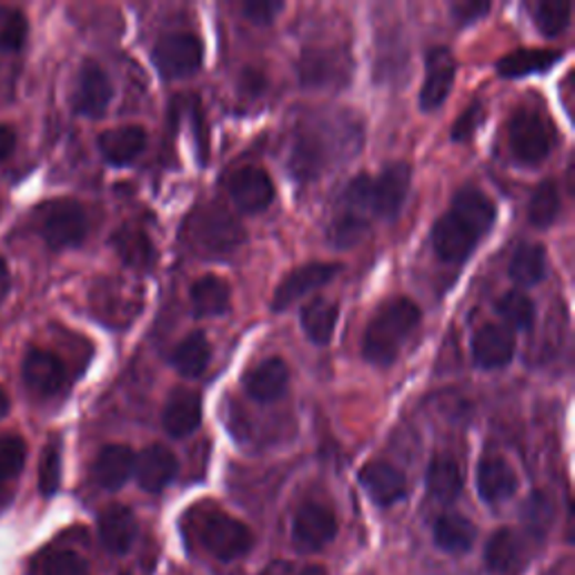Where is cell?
Returning a JSON list of instances; mask_svg holds the SVG:
<instances>
[{
  "label": "cell",
  "instance_id": "cell-2",
  "mask_svg": "<svg viewBox=\"0 0 575 575\" xmlns=\"http://www.w3.org/2000/svg\"><path fill=\"white\" fill-rule=\"evenodd\" d=\"M497 221L495 203L476 186L458 189L450 210L432 228V245L445 263H463Z\"/></svg>",
  "mask_w": 575,
  "mask_h": 575
},
{
  "label": "cell",
  "instance_id": "cell-8",
  "mask_svg": "<svg viewBox=\"0 0 575 575\" xmlns=\"http://www.w3.org/2000/svg\"><path fill=\"white\" fill-rule=\"evenodd\" d=\"M203 41L194 34H169L160 39L151 52L153 65L164 79H180L201 70Z\"/></svg>",
  "mask_w": 575,
  "mask_h": 575
},
{
  "label": "cell",
  "instance_id": "cell-29",
  "mask_svg": "<svg viewBox=\"0 0 575 575\" xmlns=\"http://www.w3.org/2000/svg\"><path fill=\"white\" fill-rule=\"evenodd\" d=\"M210 355H212V349H210L208 335L203 331H194L175 346V351L171 353V364L184 377H199L205 373L210 364Z\"/></svg>",
  "mask_w": 575,
  "mask_h": 575
},
{
  "label": "cell",
  "instance_id": "cell-1",
  "mask_svg": "<svg viewBox=\"0 0 575 575\" xmlns=\"http://www.w3.org/2000/svg\"><path fill=\"white\" fill-rule=\"evenodd\" d=\"M362 149V124L349 111H313L300 122L288 171L297 180H317L337 164H346Z\"/></svg>",
  "mask_w": 575,
  "mask_h": 575
},
{
  "label": "cell",
  "instance_id": "cell-32",
  "mask_svg": "<svg viewBox=\"0 0 575 575\" xmlns=\"http://www.w3.org/2000/svg\"><path fill=\"white\" fill-rule=\"evenodd\" d=\"M349 77V68L344 65V57L333 52H304L300 79L304 85H329L344 81Z\"/></svg>",
  "mask_w": 575,
  "mask_h": 575
},
{
  "label": "cell",
  "instance_id": "cell-10",
  "mask_svg": "<svg viewBox=\"0 0 575 575\" xmlns=\"http://www.w3.org/2000/svg\"><path fill=\"white\" fill-rule=\"evenodd\" d=\"M113 100V83L98 61H83L72 90V109L81 118L98 120Z\"/></svg>",
  "mask_w": 575,
  "mask_h": 575
},
{
  "label": "cell",
  "instance_id": "cell-15",
  "mask_svg": "<svg viewBox=\"0 0 575 575\" xmlns=\"http://www.w3.org/2000/svg\"><path fill=\"white\" fill-rule=\"evenodd\" d=\"M337 535L335 515L320 504H306L300 508L293 522V544L297 551H320Z\"/></svg>",
  "mask_w": 575,
  "mask_h": 575
},
{
  "label": "cell",
  "instance_id": "cell-45",
  "mask_svg": "<svg viewBox=\"0 0 575 575\" xmlns=\"http://www.w3.org/2000/svg\"><path fill=\"white\" fill-rule=\"evenodd\" d=\"M491 12L488 0H461L452 6V14L458 26H472Z\"/></svg>",
  "mask_w": 575,
  "mask_h": 575
},
{
  "label": "cell",
  "instance_id": "cell-49",
  "mask_svg": "<svg viewBox=\"0 0 575 575\" xmlns=\"http://www.w3.org/2000/svg\"><path fill=\"white\" fill-rule=\"evenodd\" d=\"M300 575H329V571L324 566H306Z\"/></svg>",
  "mask_w": 575,
  "mask_h": 575
},
{
  "label": "cell",
  "instance_id": "cell-37",
  "mask_svg": "<svg viewBox=\"0 0 575 575\" xmlns=\"http://www.w3.org/2000/svg\"><path fill=\"white\" fill-rule=\"evenodd\" d=\"M528 10L535 28L548 39L562 34L571 23V3L564 0H535Z\"/></svg>",
  "mask_w": 575,
  "mask_h": 575
},
{
  "label": "cell",
  "instance_id": "cell-21",
  "mask_svg": "<svg viewBox=\"0 0 575 575\" xmlns=\"http://www.w3.org/2000/svg\"><path fill=\"white\" fill-rule=\"evenodd\" d=\"M203 421V403L196 392L175 390L164 410H162V425L164 432L173 438H184L194 434Z\"/></svg>",
  "mask_w": 575,
  "mask_h": 575
},
{
  "label": "cell",
  "instance_id": "cell-42",
  "mask_svg": "<svg viewBox=\"0 0 575 575\" xmlns=\"http://www.w3.org/2000/svg\"><path fill=\"white\" fill-rule=\"evenodd\" d=\"M61 486V452L59 445L52 443L46 447L41 456V467H39V491L43 497L57 495Z\"/></svg>",
  "mask_w": 575,
  "mask_h": 575
},
{
  "label": "cell",
  "instance_id": "cell-6",
  "mask_svg": "<svg viewBox=\"0 0 575 575\" xmlns=\"http://www.w3.org/2000/svg\"><path fill=\"white\" fill-rule=\"evenodd\" d=\"M412 186V167L407 162H394L382 169L377 178H371L369 201L373 219L394 221L401 216Z\"/></svg>",
  "mask_w": 575,
  "mask_h": 575
},
{
  "label": "cell",
  "instance_id": "cell-13",
  "mask_svg": "<svg viewBox=\"0 0 575 575\" xmlns=\"http://www.w3.org/2000/svg\"><path fill=\"white\" fill-rule=\"evenodd\" d=\"M456 63L445 46H436L425 57V81L421 88V109L438 111L452 92Z\"/></svg>",
  "mask_w": 575,
  "mask_h": 575
},
{
  "label": "cell",
  "instance_id": "cell-36",
  "mask_svg": "<svg viewBox=\"0 0 575 575\" xmlns=\"http://www.w3.org/2000/svg\"><path fill=\"white\" fill-rule=\"evenodd\" d=\"M32 575H90V566L79 553L57 548L34 557Z\"/></svg>",
  "mask_w": 575,
  "mask_h": 575
},
{
  "label": "cell",
  "instance_id": "cell-18",
  "mask_svg": "<svg viewBox=\"0 0 575 575\" xmlns=\"http://www.w3.org/2000/svg\"><path fill=\"white\" fill-rule=\"evenodd\" d=\"M23 380L37 396H54L65 385L63 362L43 349H32L23 360Z\"/></svg>",
  "mask_w": 575,
  "mask_h": 575
},
{
  "label": "cell",
  "instance_id": "cell-9",
  "mask_svg": "<svg viewBox=\"0 0 575 575\" xmlns=\"http://www.w3.org/2000/svg\"><path fill=\"white\" fill-rule=\"evenodd\" d=\"M201 544L223 562H232L236 557H243L252 548V533L250 528L225 515V513H212L203 519L199 531Z\"/></svg>",
  "mask_w": 575,
  "mask_h": 575
},
{
  "label": "cell",
  "instance_id": "cell-25",
  "mask_svg": "<svg viewBox=\"0 0 575 575\" xmlns=\"http://www.w3.org/2000/svg\"><path fill=\"white\" fill-rule=\"evenodd\" d=\"M194 239L203 248L212 252H228L236 248L243 232L241 228L223 212H210V214H196L194 219Z\"/></svg>",
  "mask_w": 575,
  "mask_h": 575
},
{
  "label": "cell",
  "instance_id": "cell-48",
  "mask_svg": "<svg viewBox=\"0 0 575 575\" xmlns=\"http://www.w3.org/2000/svg\"><path fill=\"white\" fill-rule=\"evenodd\" d=\"M10 414V399L6 394V390L0 387V418H6Z\"/></svg>",
  "mask_w": 575,
  "mask_h": 575
},
{
  "label": "cell",
  "instance_id": "cell-39",
  "mask_svg": "<svg viewBox=\"0 0 575 575\" xmlns=\"http://www.w3.org/2000/svg\"><path fill=\"white\" fill-rule=\"evenodd\" d=\"M497 313L517 331H528L535 324V304L522 291H511L497 302Z\"/></svg>",
  "mask_w": 575,
  "mask_h": 575
},
{
  "label": "cell",
  "instance_id": "cell-34",
  "mask_svg": "<svg viewBox=\"0 0 575 575\" xmlns=\"http://www.w3.org/2000/svg\"><path fill=\"white\" fill-rule=\"evenodd\" d=\"M476 539V528L461 515H441L434 524V542L445 553H467Z\"/></svg>",
  "mask_w": 575,
  "mask_h": 575
},
{
  "label": "cell",
  "instance_id": "cell-27",
  "mask_svg": "<svg viewBox=\"0 0 575 575\" xmlns=\"http://www.w3.org/2000/svg\"><path fill=\"white\" fill-rule=\"evenodd\" d=\"M191 306L199 317H216L230 309V285L216 274L201 276L191 285Z\"/></svg>",
  "mask_w": 575,
  "mask_h": 575
},
{
  "label": "cell",
  "instance_id": "cell-31",
  "mask_svg": "<svg viewBox=\"0 0 575 575\" xmlns=\"http://www.w3.org/2000/svg\"><path fill=\"white\" fill-rule=\"evenodd\" d=\"M522 539L513 528H500L486 544L484 559L491 571L506 575L522 566Z\"/></svg>",
  "mask_w": 575,
  "mask_h": 575
},
{
  "label": "cell",
  "instance_id": "cell-14",
  "mask_svg": "<svg viewBox=\"0 0 575 575\" xmlns=\"http://www.w3.org/2000/svg\"><path fill=\"white\" fill-rule=\"evenodd\" d=\"M357 482L377 506H394L407 495L405 474L387 461L366 463L357 474Z\"/></svg>",
  "mask_w": 575,
  "mask_h": 575
},
{
  "label": "cell",
  "instance_id": "cell-46",
  "mask_svg": "<svg viewBox=\"0 0 575 575\" xmlns=\"http://www.w3.org/2000/svg\"><path fill=\"white\" fill-rule=\"evenodd\" d=\"M14 147H17L14 129L8 124H0V162L14 153Z\"/></svg>",
  "mask_w": 575,
  "mask_h": 575
},
{
  "label": "cell",
  "instance_id": "cell-30",
  "mask_svg": "<svg viewBox=\"0 0 575 575\" xmlns=\"http://www.w3.org/2000/svg\"><path fill=\"white\" fill-rule=\"evenodd\" d=\"M337 317H340V309L335 302L331 300H313L302 309V329L306 333V337L317 344V346H326L333 340L335 326H337Z\"/></svg>",
  "mask_w": 575,
  "mask_h": 575
},
{
  "label": "cell",
  "instance_id": "cell-4",
  "mask_svg": "<svg viewBox=\"0 0 575 575\" xmlns=\"http://www.w3.org/2000/svg\"><path fill=\"white\" fill-rule=\"evenodd\" d=\"M371 175H355L342 191L337 201V212L329 228V241L333 248H351L355 245L373 219L371 201H369Z\"/></svg>",
  "mask_w": 575,
  "mask_h": 575
},
{
  "label": "cell",
  "instance_id": "cell-23",
  "mask_svg": "<svg viewBox=\"0 0 575 575\" xmlns=\"http://www.w3.org/2000/svg\"><path fill=\"white\" fill-rule=\"evenodd\" d=\"M100 539L102 546L113 555H127L138 537V522L131 508L122 504L109 506L100 515Z\"/></svg>",
  "mask_w": 575,
  "mask_h": 575
},
{
  "label": "cell",
  "instance_id": "cell-5",
  "mask_svg": "<svg viewBox=\"0 0 575 575\" xmlns=\"http://www.w3.org/2000/svg\"><path fill=\"white\" fill-rule=\"evenodd\" d=\"M37 228L52 250H68L83 243L88 234V216L72 199H54L37 210Z\"/></svg>",
  "mask_w": 575,
  "mask_h": 575
},
{
  "label": "cell",
  "instance_id": "cell-43",
  "mask_svg": "<svg viewBox=\"0 0 575 575\" xmlns=\"http://www.w3.org/2000/svg\"><path fill=\"white\" fill-rule=\"evenodd\" d=\"M281 0H248L243 3V14L254 26H270L279 12H283Z\"/></svg>",
  "mask_w": 575,
  "mask_h": 575
},
{
  "label": "cell",
  "instance_id": "cell-38",
  "mask_svg": "<svg viewBox=\"0 0 575 575\" xmlns=\"http://www.w3.org/2000/svg\"><path fill=\"white\" fill-rule=\"evenodd\" d=\"M559 189L553 180H544L531 199L528 205V219L535 228H548L555 223L557 214H559Z\"/></svg>",
  "mask_w": 575,
  "mask_h": 575
},
{
  "label": "cell",
  "instance_id": "cell-44",
  "mask_svg": "<svg viewBox=\"0 0 575 575\" xmlns=\"http://www.w3.org/2000/svg\"><path fill=\"white\" fill-rule=\"evenodd\" d=\"M484 122V107L474 102L472 107H467V111L454 122V129H452V140L454 142H465L474 135V131L482 127Z\"/></svg>",
  "mask_w": 575,
  "mask_h": 575
},
{
  "label": "cell",
  "instance_id": "cell-16",
  "mask_svg": "<svg viewBox=\"0 0 575 575\" xmlns=\"http://www.w3.org/2000/svg\"><path fill=\"white\" fill-rule=\"evenodd\" d=\"M519 488V478L502 456H484L476 467V491L486 504H502Z\"/></svg>",
  "mask_w": 575,
  "mask_h": 575
},
{
  "label": "cell",
  "instance_id": "cell-3",
  "mask_svg": "<svg viewBox=\"0 0 575 575\" xmlns=\"http://www.w3.org/2000/svg\"><path fill=\"white\" fill-rule=\"evenodd\" d=\"M421 317L418 304L407 297H394L382 304L364 331L362 357L375 366H392L410 335L418 329Z\"/></svg>",
  "mask_w": 575,
  "mask_h": 575
},
{
  "label": "cell",
  "instance_id": "cell-20",
  "mask_svg": "<svg viewBox=\"0 0 575 575\" xmlns=\"http://www.w3.org/2000/svg\"><path fill=\"white\" fill-rule=\"evenodd\" d=\"M133 474L142 491L162 493L178 474V458L164 445H149L140 456H135Z\"/></svg>",
  "mask_w": 575,
  "mask_h": 575
},
{
  "label": "cell",
  "instance_id": "cell-19",
  "mask_svg": "<svg viewBox=\"0 0 575 575\" xmlns=\"http://www.w3.org/2000/svg\"><path fill=\"white\" fill-rule=\"evenodd\" d=\"M513 355H515V337L508 329L500 324H486L474 333L472 357L482 369H488V371L504 369L513 362Z\"/></svg>",
  "mask_w": 575,
  "mask_h": 575
},
{
  "label": "cell",
  "instance_id": "cell-33",
  "mask_svg": "<svg viewBox=\"0 0 575 575\" xmlns=\"http://www.w3.org/2000/svg\"><path fill=\"white\" fill-rule=\"evenodd\" d=\"M463 491V476L456 461L447 456H436L427 467V493L441 502L452 504Z\"/></svg>",
  "mask_w": 575,
  "mask_h": 575
},
{
  "label": "cell",
  "instance_id": "cell-17",
  "mask_svg": "<svg viewBox=\"0 0 575 575\" xmlns=\"http://www.w3.org/2000/svg\"><path fill=\"white\" fill-rule=\"evenodd\" d=\"M288 380H291V371L285 362L281 357H268L243 375V387L252 401L268 405L285 394Z\"/></svg>",
  "mask_w": 575,
  "mask_h": 575
},
{
  "label": "cell",
  "instance_id": "cell-12",
  "mask_svg": "<svg viewBox=\"0 0 575 575\" xmlns=\"http://www.w3.org/2000/svg\"><path fill=\"white\" fill-rule=\"evenodd\" d=\"M234 205L245 214H259L274 201V182L261 167H243L228 180Z\"/></svg>",
  "mask_w": 575,
  "mask_h": 575
},
{
  "label": "cell",
  "instance_id": "cell-22",
  "mask_svg": "<svg viewBox=\"0 0 575 575\" xmlns=\"http://www.w3.org/2000/svg\"><path fill=\"white\" fill-rule=\"evenodd\" d=\"M135 470V454L129 445H107L92 465L94 484L104 491H120L127 486Z\"/></svg>",
  "mask_w": 575,
  "mask_h": 575
},
{
  "label": "cell",
  "instance_id": "cell-7",
  "mask_svg": "<svg viewBox=\"0 0 575 575\" xmlns=\"http://www.w3.org/2000/svg\"><path fill=\"white\" fill-rule=\"evenodd\" d=\"M508 142L522 164L544 162L553 142L546 118L535 109H519L508 124Z\"/></svg>",
  "mask_w": 575,
  "mask_h": 575
},
{
  "label": "cell",
  "instance_id": "cell-50",
  "mask_svg": "<svg viewBox=\"0 0 575 575\" xmlns=\"http://www.w3.org/2000/svg\"><path fill=\"white\" fill-rule=\"evenodd\" d=\"M6 500V491H3V482H0V504H3Z\"/></svg>",
  "mask_w": 575,
  "mask_h": 575
},
{
  "label": "cell",
  "instance_id": "cell-24",
  "mask_svg": "<svg viewBox=\"0 0 575 575\" xmlns=\"http://www.w3.org/2000/svg\"><path fill=\"white\" fill-rule=\"evenodd\" d=\"M102 158L113 164V167H127L133 160L142 155L147 149V131L142 127L129 124V127H118L111 131H104L98 140Z\"/></svg>",
  "mask_w": 575,
  "mask_h": 575
},
{
  "label": "cell",
  "instance_id": "cell-11",
  "mask_svg": "<svg viewBox=\"0 0 575 575\" xmlns=\"http://www.w3.org/2000/svg\"><path fill=\"white\" fill-rule=\"evenodd\" d=\"M342 270L340 263H324V261H313L306 265H300L291 274H285V279L276 285L274 297L270 302L272 311H285L288 306H293L297 300L306 297L309 293L317 291V288L326 285L337 272Z\"/></svg>",
  "mask_w": 575,
  "mask_h": 575
},
{
  "label": "cell",
  "instance_id": "cell-28",
  "mask_svg": "<svg viewBox=\"0 0 575 575\" xmlns=\"http://www.w3.org/2000/svg\"><path fill=\"white\" fill-rule=\"evenodd\" d=\"M559 61H562L559 50H517L497 61V72L506 79H517V77L548 72Z\"/></svg>",
  "mask_w": 575,
  "mask_h": 575
},
{
  "label": "cell",
  "instance_id": "cell-47",
  "mask_svg": "<svg viewBox=\"0 0 575 575\" xmlns=\"http://www.w3.org/2000/svg\"><path fill=\"white\" fill-rule=\"evenodd\" d=\"M10 291H12V274H10L8 261L0 256V304L8 300Z\"/></svg>",
  "mask_w": 575,
  "mask_h": 575
},
{
  "label": "cell",
  "instance_id": "cell-35",
  "mask_svg": "<svg viewBox=\"0 0 575 575\" xmlns=\"http://www.w3.org/2000/svg\"><path fill=\"white\" fill-rule=\"evenodd\" d=\"M511 279L522 285H535L546 276V250L539 243H524L515 250L511 265H508Z\"/></svg>",
  "mask_w": 575,
  "mask_h": 575
},
{
  "label": "cell",
  "instance_id": "cell-26",
  "mask_svg": "<svg viewBox=\"0 0 575 575\" xmlns=\"http://www.w3.org/2000/svg\"><path fill=\"white\" fill-rule=\"evenodd\" d=\"M111 245L115 248L120 259L135 270H149L155 261V248L142 228L124 225L115 230V234L111 236Z\"/></svg>",
  "mask_w": 575,
  "mask_h": 575
},
{
  "label": "cell",
  "instance_id": "cell-40",
  "mask_svg": "<svg viewBox=\"0 0 575 575\" xmlns=\"http://www.w3.org/2000/svg\"><path fill=\"white\" fill-rule=\"evenodd\" d=\"M30 23L17 8H0V52H19L28 41Z\"/></svg>",
  "mask_w": 575,
  "mask_h": 575
},
{
  "label": "cell",
  "instance_id": "cell-41",
  "mask_svg": "<svg viewBox=\"0 0 575 575\" xmlns=\"http://www.w3.org/2000/svg\"><path fill=\"white\" fill-rule=\"evenodd\" d=\"M28 447L21 436H0V482L14 478L23 472Z\"/></svg>",
  "mask_w": 575,
  "mask_h": 575
}]
</instances>
